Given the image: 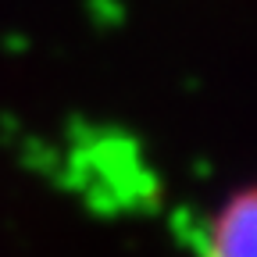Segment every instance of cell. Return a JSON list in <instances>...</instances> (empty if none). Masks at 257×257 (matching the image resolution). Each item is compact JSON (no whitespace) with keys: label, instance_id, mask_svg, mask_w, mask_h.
Instances as JSON below:
<instances>
[{"label":"cell","instance_id":"obj_1","mask_svg":"<svg viewBox=\"0 0 257 257\" xmlns=\"http://www.w3.org/2000/svg\"><path fill=\"white\" fill-rule=\"evenodd\" d=\"M200 257H257V182L236 189L214 211Z\"/></svg>","mask_w":257,"mask_h":257}]
</instances>
